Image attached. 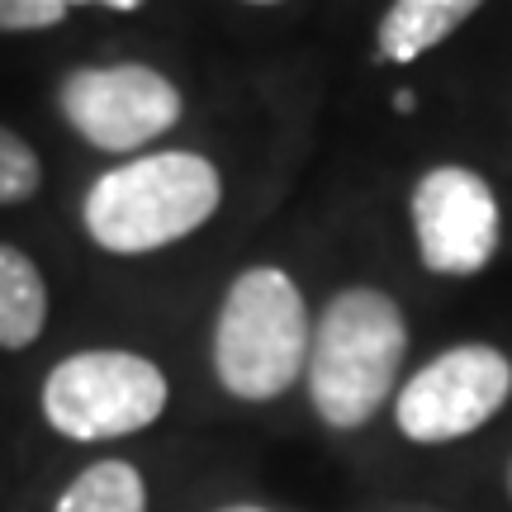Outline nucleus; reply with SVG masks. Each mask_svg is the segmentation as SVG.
Wrapping results in <instances>:
<instances>
[{"label":"nucleus","mask_w":512,"mask_h":512,"mask_svg":"<svg viewBox=\"0 0 512 512\" xmlns=\"http://www.w3.org/2000/svg\"><path fill=\"white\" fill-rule=\"evenodd\" d=\"M48 328V280L34 256L0 242V351L34 347Z\"/></svg>","instance_id":"1a4fd4ad"},{"label":"nucleus","mask_w":512,"mask_h":512,"mask_svg":"<svg viewBox=\"0 0 512 512\" xmlns=\"http://www.w3.org/2000/svg\"><path fill=\"white\" fill-rule=\"evenodd\" d=\"M223 204V176L219 166L185 152H138L119 166L100 171L86 190L81 223L86 238L110 256H152L200 233L204 223L219 214Z\"/></svg>","instance_id":"f257e3e1"},{"label":"nucleus","mask_w":512,"mask_h":512,"mask_svg":"<svg viewBox=\"0 0 512 512\" xmlns=\"http://www.w3.org/2000/svg\"><path fill=\"white\" fill-rule=\"evenodd\" d=\"M508 489H512V470H508Z\"/></svg>","instance_id":"dca6fc26"},{"label":"nucleus","mask_w":512,"mask_h":512,"mask_svg":"<svg viewBox=\"0 0 512 512\" xmlns=\"http://www.w3.org/2000/svg\"><path fill=\"white\" fill-rule=\"evenodd\" d=\"M62 5H67V10H72V5H105V10H119V15H128V10H143L147 0H62Z\"/></svg>","instance_id":"ddd939ff"},{"label":"nucleus","mask_w":512,"mask_h":512,"mask_svg":"<svg viewBox=\"0 0 512 512\" xmlns=\"http://www.w3.org/2000/svg\"><path fill=\"white\" fill-rule=\"evenodd\" d=\"M53 512H147L143 470L128 460H95L62 489Z\"/></svg>","instance_id":"9d476101"},{"label":"nucleus","mask_w":512,"mask_h":512,"mask_svg":"<svg viewBox=\"0 0 512 512\" xmlns=\"http://www.w3.org/2000/svg\"><path fill=\"white\" fill-rule=\"evenodd\" d=\"M313 318L304 290L280 266H247L223 290L214 318V375L223 394L242 403H271L304 380Z\"/></svg>","instance_id":"7ed1b4c3"},{"label":"nucleus","mask_w":512,"mask_h":512,"mask_svg":"<svg viewBox=\"0 0 512 512\" xmlns=\"http://www.w3.org/2000/svg\"><path fill=\"white\" fill-rule=\"evenodd\" d=\"M38 185H43V162H38V152L19 138L15 128L0 124V209L29 204L38 195Z\"/></svg>","instance_id":"9b49d317"},{"label":"nucleus","mask_w":512,"mask_h":512,"mask_svg":"<svg viewBox=\"0 0 512 512\" xmlns=\"http://www.w3.org/2000/svg\"><path fill=\"white\" fill-rule=\"evenodd\" d=\"M247 5H275V0H247Z\"/></svg>","instance_id":"2eb2a0df"},{"label":"nucleus","mask_w":512,"mask_h":512,"mask_svg":"<svg viewBox=\"0 0 512 512\" xmlns=\"http://www.w3.org/2000/svg\"><path fill=\"white\" fill-rule=\"evenodd\" d=\"M512 399V356L489 342H460L432 356L399 384L394 427L413 446H451L475 437L479 427L508 408Z\"/></svg>","instance_id":"39448f33"},{"label":"nucleus","mask_w":512,"mask_h":512,"mask_svg":"<svg viewBox=\"0 0 512 512\" xmlns=\"http://www.w3.org/2000/svg\"><path fill=\"white\" fill-rule=\"evenodd\" d=\"M408 356V318L375 285H347L328 299L313 323L309 342V384L313 413L332 432H356L375 422L399 389V370Z\"/></svg>","instance_id":"f03ea898"},{"label":"nucleus","mask_w":512,"mask_h":512,"mask_svg":"<svg viewBox=\"0 0 512 512\" xmlns=\"http://www.w3.org/2000/svg\"><path fill=\"white\" fill-rule=\"evenodd\" d=\"M408 219H413L422 271L470 280V275L489 271V261L498 256L503 209H498L494 185L475 166L446 162L422 171L408 195Z\"/></svg>","instance_id":"0eeeda50"},{"label":"nucleus","mask_w":512,"mask_h":512,"mask_svg":"<svg viewBox=\"0 0 512 512\" xmlns=\"http://www.w3.org/2000/svg\"><path fill=\"white\" fill-rule=\"evenodd\" d=\"M67 19L62 0H0V34H34Z\"/></svg>","instance_id":"f8f14e48"},{"label":"nucleus","mask_w":512,"mask_h":512,"mask_svg":"<svg viewBox=\"0 0 512 512\" xmlns=\"http://www.w3.org/2000/svg\"><path fill=\"white\" fill-rule=\"evenodd\" d=\"M479 5L484 0H394L380 19L375 48L384 62H418L422 53L441 48L456 34Z\"/></svg>","instance_id":"6e6552de"},{"label":"nucleus","mask_w":512,"mask_h":512,"mask_svg":"<svg viewBox=\"0 0 512 512\" xmlns=\"http://www.w3.org/2000/svg\"><path fill=\"white\" fill-rule=\"evenodd\" d=\"M214 512H271V508H261V503H228V508H214Z\"/></svg>","instance_id":"4468645a"},{"label":"nucleus","mask_w":512,"mask_h":512,"mask_svg":"<svg viewBox=\"0 0 512 512\" xmlns=\"http://www.w3.org/2000/svg\"><path fill=\"white\" fill-rule=\"evenodd\" d=\"M171 384L152 356L119 347L76 351L43 380V422L67 441H119L166 413Z\"/></svg>","instance_id":"20e7f679"},{"label":"nucleus","mask_w":512,"mask_h":512,"mask_svg":"<svg viewBox=\"0 0 512 512\" xmlns=\"http://www.w3.org/2000/svg\"><path fill=\"white\" fill-rule=\"evenodd\" d=\"M57 110L81 143L114 157H138L152 138L181 124L185 100L176 81L147 62L76 67L57 86Z\"/></svg>","instance_id":"423d86ee"}]
</instances>
